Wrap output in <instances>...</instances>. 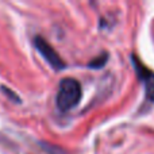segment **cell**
Listing matches in <instances>:
<instances>
[{
	"instance_id": "cell-2",
	"label": "cell",
	"mask_w": 154,
	"mask_h": 154,
	"mask_svg": "<svg viewBox=\"0 0 154 154\" xmlns=\"http://www.w3.org/2000/svg\"><path fill=\"white\" fill-rule=\"evenodd\" d=\"M34 45H35V48H37V50L41 53V56L46 60V62H48L53 69L60 70V69H64L65 68V62L62 61V58L58 56V53L54 50L53 46L46 39H43L42 37H35Z\"/></svg>"
},
{
	"instance_id": "cell-4",
	"label": "cell",
	"mask_w": 154,
	"mask_h": 154,
	"mask_svg": "<svg viewBox=\"0 0 154 154\" xmlns=\"http://www.w3.org/2000/svg\"><path fill=\"white\" fill-rule=\"evenodd\" d=\"M106 60H107V54H104V56H100L96 61H92L89 64V66L91 68H100V66H103L104 65V62H106Z\"/></svg>"
},
{
	"instance_id": "cell-3",
	"label": "cell",
	"mask_w": 154,
	"mask_h": 154,
	"mask_svg": "<svg viewBox=\"0 0 154 154\" xmlns=\"http://www.w3.org/2000/svg\"><path fill=\"white\" fill-rule=\"evenodd\" d=\"M135 62H137V65H134V68L137 69L139 77L143 80L145 84H146V87H147V92H146L147 97L152 99V100L154 101V73L150 72L147 68L141 66V64H139L137 60H135Z\"/></svg>"
},
{
	"instance_id": "cell-1",
	"label": "cell",
	"mask_w": 154,
	"mask_h": 154,
	"mask_svg": "<svg viewBox=\"0 0 154 154\" xmlns=\"http://www.w3.org/2000/svg\"><path fill=\"white\" fill-rule=\"evenodd\" d=\"M81 95H82L81 84L76 79H72V77L62 79L58 84V88H57V95H56L57 108L61 112L70 111L80 103Z\"/></svg>"
}]
</instances>
